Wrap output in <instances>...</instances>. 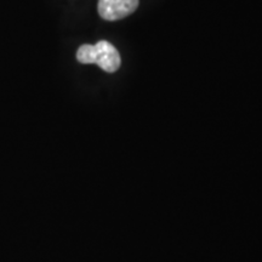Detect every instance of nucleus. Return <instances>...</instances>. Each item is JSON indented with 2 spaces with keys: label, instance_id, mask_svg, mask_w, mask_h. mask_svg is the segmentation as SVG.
I'll list each match as a JSON object with an SVG mask.
<instances>
[{
  "label": "nucleus",
  "instance_id": "f03ea898",
  "mask_svg": "<svg viewBox=\"0 0 262 262\" xmlns=\"http://www.w3.org/2000/svg\"><path fill=\"white\" fill-rule=\"evenodd\" d=\"M139 0H98V14L106 21H118L133 14Z\"/></svg>",
  "mask_w": 262,
  "mask_h": 262
},
{
  "label": "nucleus",
  "instance_id": "f257e3e1",
  "mask_svg": "<svg viewBox=\"0 0 262 262\" xmlns=\"http://www.w3.org/2000/svg\"><path fill=\"white\" fill-rule=\"evenodd\" d=\"M77 60L84 64L96 63L108 73L117 72L122 63L119 52L114 45L106 40L98 41L95 45H81L77 51Z\"/></svg>",
  "mask_w": 262,
  "mask_h": 262
}]
</instances>
